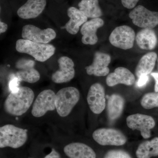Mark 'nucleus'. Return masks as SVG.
I'll use <instances>...</instances> for the list:
<instances>
[{"label":"nucleus","instance_id":"obj_1","mask_svg":"<svg viewBox=\"0 0 158 158\" xmlns=\"http://www.w3.org/2000/svg\"><path fill=\"white\" fill-rule=\"evenodd\" d=\"M34 94L31 88L20 87L18 91L11 92L4 103L7 113L14 116H20L29 110L33 103Z\"/></svg>","mask_w":158,"mask_h":158},{"label":"nucleus","instance_id":"obj_2","mask_svg":"<svg viewBox=\"0 0 158 158\" xmlns=\"http://www.w3.org/2000/svg\"><path fill=\"white\" fill-rule=\"evenodd\" d=\"M15 48L19 52L28 54L40 62L48 60L56 52V48L52 44L37 43L23 39L17 40Z\"/></svg>","mask_w":158,"mask_h":158},{"label":"nucleus","instance_id":"obj_3","mask_svg":"<svg viewBox=\"0 0 158 158\" xmlns=\"http://www.w3.org/2000/svg\"><path fill=\"white\" fill-rule=\"evenodd\" d=\"M27 139V130L7 124L0 128V148H17L23 145Z\"/></svg>","mask_w":158,"mask_h":158},{"label":"nucleus","instance_id":"obj_4","mask_svg":"<svg viewBox=\"0 0 158 158\" xmlns=\"http://www.w3.org/2000/svg\"><path fill=\"white\" fill-rule=\"evenodd\" d=\"M80 98L78 90L74 87H67L59 90L56 95L57 113L62 117L69 115Z\"/></svg>","mask_w":158,"mask_h":158},{"label":"nucleus","instance_id":"obj_5","mask_svg":"<svg viewBox=\"0 0 158 158\" xmlns=\"http://www.w3.org/2000/svg\"><path fill=\"white\" fill-rule=\"evenodd\" d=\"M129 16L135 25L143 29H152L158 25V12L150 11L144 6H136Z\"/></svg>","mask_w":158,"mask_h":158},{"label":"nucleus","instance_id":"obj_6","mask_svg":"<svg viewBox=\"0 0 158 158\" xmlns=\"http://www.w3.org/2000/svg\"><path fill=\"white\" fill-rule=\"evenodd\" d=\"M135 37V33L132 28L127 26H121L112 31L109 40L113 46L127 50L132 48Z\"/></svg>","mask_w":158,"mask_h":158},{"label":"nucleus","instance_id":"obj_7","mask_svg":"<svg viewBox=\"0 0 158 158\" xmlns=\"http://www.w3.org/2000/svg\"><path fill=\"white\" fill-rule=\"evenodd\" d=\"M92 136L94 141L103 146H121L125 144L127 141L126 136L120 131L110 128L95 130Z\"/></svg>","mask_w":158,"mask_h":158},{"label":"nucleus","instance_id":"obj_8","mask_svg":"<svg viewBox=\"0 0 158 158\" xmlns=\"http://www.w3.org/2000/svg\"><path fill=\"white\" fill-rule=\"evenodd\" d=\"M56 95L54 91L50 89L40 92L33 105L31 112L33 116L42 117L48 111L56 110Z\"/></svg>","mask_w":158,"mask_h":158},{"label":"nucleus","instance_id":"obj_9","mask_svg":"<svg viewBox=\"0 0 158 158\" xmlns=\"http://www.w3.org/2000/svg\"><path fill=\"white\" fill-rule=\"evenodd\" d=\"M23 39L40 44H48L56 37L53 29L39 28L33 25H26L23 27L22 32Z\"/></svg>","mask_w":158,"mask_h":158},{"label":"nucleus","instance_id":"obj_10","mask_svg":"<svg viewBox=\"0 0 158 158\" xmlns=\"http://www.w3.org/2000/svg\"><path fill=\"white\" fill-rule=\"evenodd\" d=\"M128 127L133 130L140 131L144 139L151 137V130L155 126L156 123L152 116L136 113L128 116L126 119Z\"/></svg>","mask_w":158,"mask_h":158},{"label":"nucleus","instance_id":"obj_11","mask_svg":"<svg viewBox=\"0 0 158 158\" xmlns=\"http://www.w3.org/2000/svg\"><path fill=\"white\" fill-rule=\"evenodd\" d=\"M87 102L91 111L95 114H100L106 106L105 89L99 83L90 86L87 96Z\"/></svg>","mask_w":158,"mask_h":158},{"label":"nucleus","instance_id":"obj_12","mask_svg":"<svg viewBox=\"0 0 158 158\" xmlns=\"http://www.w3.org/2000/svg\"><path fill=\"white\" fill-rule=\"evenodd\" d=\"M58 62L59 69L52 75V81L56 84L70 81L75 74L74 63L72 59L64 56L59 58Z\"/></svg>","mask_w":158,"mask_h":158},{"label":"nucleus","instance_id":"obj_13","mask_svg":"<svg viewBox=\"0 0 158 158\" xmlns=\"http://www.w3.org/2000/svg\"><path fill=\"white\" fill-rule=\"evenodd\" d=\"M111 60V57L108 54L96 52L94 54L92 64L85 68L86 72L89 75L106 76L110 73V69L108 66Z\"/></svg>","mask_w":158,"mask_h":158},{"label":"nucleus","instance_id":"obj_14","mask_svg":"<svg viewBox=\"0 0 158 158\" xmlns=\"http://www.w3.org/2000/svg\"><path fill=\"white\" fill-rule=\"evenodd\" d=\"M104 24L102 19H92L88 21L82 26L81 32L82 35V42L87 45H94L98 41L96 33L98 29Z\"/></svg>","mask_w":158,"mask_h":158},{"label":"nucleus","instance_id":"obj_15","mask_svg":"<svg viewBox=\"0 0 158 158\" xmlns=\"http://www.w3.org/2000/svg\"><path fill=\"white\" fill-rule=\"evenodd\" d=\"M46 4V0H27L18 9L17 14L23 19L36 18L44 10Z\"/></svg>","mask_w":158,"mask_h":158},{"label":"nucleus","instance_id":"obj_16","mask_svg":"<svg viewBox=\"0 0 158 158\" xmlns=\"http://www.w3.org/2000/svg\"><path fill=\"white\" fill-rule=\"evenodd\" d=\"M135 81V75L127 69L123 67L116 68L114 72L109 74L106 79L107 85L113 87L118 84L131 86Z\"/></svg>","mask_w":158,"mask_h":158},{"label":"nucleus","instance_id":"obj_17","mask_svg":"<svg viewBox=\"0 0 158 158\" xmlns=\"http://www.w3.org/2000/svg\"><path fill=\"white\" fill-rule=\"evenodd\" d=\"M67 15L69 20L65 24V28L69 33L72 35L76 34L80 30V27L88 21V18L79 9L74 7L69 8Z\"/></svg>","mask_w":158,"mask_h":158},{"label":"nucleus","instance_id":"obj_18","mask_svg":"<svg viewBox=\"0 0 158 158\" xmlns=\"http://www.w3.org/2000/svg\"><path fill=\"white\" fill-rule=\"evenodd\" d=\"M64 152L69 158H96L95 152L84 143L75 142L66 145Z\"/></svg>","mask_w":158,"mask_h":158},{"label":"nucleus","instance_id":"obj_19","mask_svg":"<svg viewBox=\"0 0 158 158\" xmlns=\"http://www.w3.org/2000/svg\"><path fill=\"white\" fill-rule=\"evenodd\" d=\"M135 39L138 47L143 50L153 49L157 43L156 35L152 29H142L138 32Z\"/></svg>","mask_w":158,"mask_h":158},{"label":"nucleus","instance_id":"obj_20","mask_svg":"<svg viewBox=\"0 0 158 158\" xmlns=\"http://www.w3.org/2000/svg\"><path fill=\"white\" fill-rule=\"evenodd\" d=\"M157 56L152 52L145 54L139 60L135 69L136 76L139 78L142 75H148L152 73L155 65Z\"/></svg>","mask_w":158,"mask_h":158},{"label":"nucleus","instance_id":"obj_21","mask_svg":"<svg viewBox=\"0 0 158 158\" xmlns=\"http://www.w3.org/2000/svg\"><path fill=\"white\" fill-rule=\"evenodd\" d=\"M124 104V98L119 94H113L109 98L107 111L110 120H116L120 117L123 111Z\"/></svg>","mask_w":158,"mask_h":158},{"label":"nucleus","instance_id":"obj_22","mask_svg":"<svg viewBox=\"0 0 158 158\" xmlns=\"http://www.w3.org/2000/svg\"><path fill=\"white\" fill-rule=\"evenodd\" d=\"M136 155L138 158H151L158 156V137L141 143L136 150Z\"/></svg>","mask_w":158,"mask_h":158},{"label":"nucleus","instance_id":"obj_23","mask_svg":"<svg viewBox=\"0 0 158 158\" xmlns=\"http://www.w3.org/2000/svg\"><path fill=\"white\" fill-rule=\"evenodd\" d=\"M78 7L79 10L89 18H98L102 15L98 0H81Z\"/></svg>","mask_w":158,"mask_h":158},{"label":"nucleus","instance_id":"obj_24","mask_svg":"<svg viewBox=\"0 0 158 158\" xmlns=\"http://www.w3.org/2000/svg\"><path fill=\"white\" fill-rule=\"evenodd\" d=\"M16 76L21 81L29 83H36L40 79L39 72L34 69V67H27L19 69L16 72Z\"/></svg>","mask_w":158,"mask_h":158},{"label":"nucleus","instance_id":"obj_25","mask_svg":"<svg viewBox=\"0 0 158 158\" xmlns=\"http://www.w3.org/2000/svg\"><path fill=\"white\" fill-rule=\"evenodd\" d=\"M141 104L146 110L158 107V92H150L144 94L141 99Z\"/></svg>","mask_w":158,"mask_h":158},{"label":"nucleus","instance_id":"obj_26","mask_svg":"<svg viewBox=\"0 0 158 158\" xmlns=\"http://www.w3.org/2000/svg\"><path fill=\"white\" fill-rule=\"evenodd\" d=\"M104 158H132L131 156L122 150H112L105 155Z\"/></svg>","mask_w":158,"mask_h":158},{"label":"nucleus","instance_id":"obj_27","mask_svg":"<svg viewBox=\"0 0 158 158\" xmlns=\"http://www.w3.org/2000/svg\"><path fill=\"white\" fill-rule=\"evenodd\" d=\"M20 81L16 76L11 78L9 83V89L11 92H15L18 91L20 87L19 85Z\"/></svg>","mask_w":158,"mask_h":158},{"label":"nucleus","instance_id":"obj_28","mask_svg":"<svg viewBox=\"0 0 158 158\" xmlns=\"http://www.w3.org/2000/svg\"><path fill=\"white\" fill-rule=\"evenodd\" d=\"M35 62L32 60H20L16 63V67L19 69L27 68V67H34Z\"/></svg>","mask_w":158,"mask_h":158},{"label":"nucleus","instance_id":"obj_29","mask_svg":"<svg viewBox=\"0 0 158 158\" xmlns=\"http://www.w3.org/2000/svg\"><path fill=\"white\" fill-rule=\"evenodd\" d=\"M139 0H121L123 6L128 9L135 8Z\"/></svg>","mask_w":158,"mask_h":158},{"label":"nucleus","instance_id":"obj_30","mask_svg":"<svg viewBox=\"0 0 158 158\" xmlns=\"http://www.w3.org/2000/svg\"><path fill=\"white\" fill-rule=\"evenodd\" d=\"M138 78L139 79H138V82H137V86L138 87H140V88L145 86L147 84L148 82V80H149V77H148V76L146 75L141 76L139 77Z\"/></svg>","mask_w":158,"mask_h":158},{"label":"nucleus","instance_id":"obj_31","mask_svg":"<svg viewBox=\"0 0 158 158\" xmlns=\"http://www.w3.org/2000/svg\"><path fill=\"white\" fill-rule=\"evenodd\" d=\"M44 158H60V155L56 150L54 148H52L51 152Z\"/></svg>","mask_w":158,"mask_h":158},{"label":"nucleus","instance_id":"obj_32","mask_svg":"<svg viewBox=\"0 0 158 158\" xmlns=\"http://www.w3.org/2000/svg\"><path fill=\"white\" fill-rule=\"evenodd\" d=\"M151 75L155 80L156 84L155 85V91L156 92H158V73H152Z\"/></svg>","mask_w":158,"mask_h":158},{"label":"nucleus","instance_id":"obj_33","mask_svg":"<svg viewBox=\"0 0 158 158\" xmlns=\"http://www.w3.org/2000/svg\"><path fill=\"white\" fill-rule=\"evenodd\" d=\"M8 28V27L7 24L2 21L0 22V33L1 34L5 33L7 31Z\"/></svg>","mask_w":158,"mask_h":158},{"label":"nucleus","instance_id":"obj_34","mask_svg":"<svg viewBox=\"0 0 158 158\" xmlns=\"http://www.w3.org/2000/svg\"></svg>","mask_w":158,"mask_h":158},{"label":"nucleus","instance_id":"obj_35","mask_svg":"<svg viewBox=\"0 0 158 158\" xmlns=\"http://www.w3.org/2000/svg\"></svg>","mask_w":158,"mask_h":158}]
</instances>
